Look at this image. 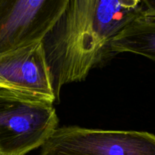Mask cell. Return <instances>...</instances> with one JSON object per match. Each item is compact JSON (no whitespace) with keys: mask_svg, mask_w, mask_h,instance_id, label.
<instances>
[{"mask_svg":"<svg viewBox=\"0 0 155 155\" xmlns=\"http://www.w3.org/2000/svg\"><path fill=\"white\" fill-rule=\"evenodd\" d=\"M142 12L140 0H70L42 39L56 99L112 54L113 39Z\"/></svg>","mask_w":155,"mask_h":155,"instance_id":"6da1fadb","label":"cell"},{"mask_svg":"<svg viewBox=\"0 0 155 155\" xmlns=\"http://www.w3.org/2000/svg\"><path fill=\"white\" fill-rule=\"evenodd\" d=\"M58 127L52 104L0 89V151L26 155L42 147Z\"/></svg>","mask_w":155,"mask_h":155,"instance_id":"7a4b0ae2","label":"cell"},{"mask_svg":"<svg viewBox=\"0 0 155 155\" xmlns=\"http://www.w3.org/2000/svg\"><path fill=\"white\" fill-rule=\"evenodd\" d=\"M40 155H155V135L58 127L42 145Z\"/></svg>","mask_w":155,"mask_h":155,"instance_id":"3957f363","label":"cell"},{"mask_svg":"<svg viewBox=\"0 0 155 155\" xmlns=\"http://www.w3.org/2000/svg\"><path fill=\"white\" fill-rule=\"evenodd\" d=\"M70 0H0V53L42 41Z\"/></svg>","mask_w":155,"mask_h":155,"instance_id":"277c9868","label":"cell"},{"mask_svg":"<svg viewBox=\"0 0 155 155\" xmlns=\"http://www.w3.org/2000/svg\"><path fill=\"white\" fill-rule=\"evenodd\" d=\"M0 89L53 104L57 99L42 41L0 53Z\"/></svg>","mask_w":155,"mask_h":155,"instance_id":"5b68a950","label":"cell"},{"mask_svg":"<svg viewBox=\"0 0 155 155\" xmlns=\"http://www.w3.org/2000/svg\"><path fill=\"white\" fill-rule=\"evenodd\" d=\"M110 51L139 54L155 61V15L143 11L113 39Z\"/></svg>","mask_w":155,"mask_h":155,"instance_id":"8992f818","label":"cell"},{"mask_svg":"<svg viewBox=\"0 0 155 155\" xmlns=\"http://www.w3.org/2000/svg\"><path fill=\"white\" fill-rule=\"evenodd\" d=\"M144 12L155 15V0H140Z\"/></svg>","mask_w":155,"mask_h":155,"instance_id":"52a82bcc","label":"cell"},{"mask_svg":"<svg viewBox=\"0 0 155 155\" xmlns=\"http://www.w3.org/2000/svg\"><path fill=\"white\" fill-rule=\"evenodd\" d=\"M0 155H7V154H4V153H3V152H2V151H0Z\"/></svg>","mask_w":155,"mask_h":155,"instance_id":"ba28073f","label":"cell"}]
</instances>
